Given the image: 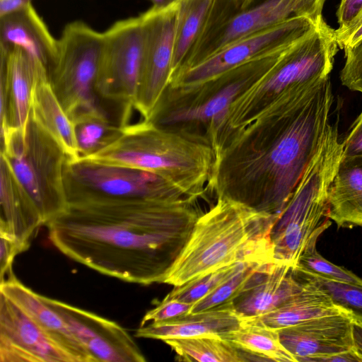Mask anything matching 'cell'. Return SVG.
I'll list each match as a JSON object with an SVG mask.
<instances>
[{
	"mask_svg": "<svg viewBox=\"0 0 362 362\" xmlns=\"http://www.w3.org/2000/svg\"><path fill=\"white\" fill-rule=\"evenodd\" d=\"M293 271L298 279L316 285L327 293L337 306L351 317L362 320V286Z\"/></svg>",
	"mask_w": 362,
	"mask_h": 362,
	"instance_id": "31",
	"label": "cell"
},
{
	"mask_svg": "<svg viewBox=\"0 0 362 362\" xmlns=\"http://www.w3.org/2000/svg\"><path fill=\"white\" fill-rule=\"evenodd\" d=\"M326 0H291L295 16L309 18L319 25L324 21L322 11Z\"/></svg>",
	"mask_w": 362,
	"mask_h": 362,
	"instance_id": "38",
	"label": "cell"
},
{
	"mask_svg": "<svg viewBox=\"0 0 362 362\" xmlns=\"http://www.w3.org/2000/svg\"><path fill=\"white\" fill-rule=\"evenodd\" d=\"M32 0H0V16L21 8Z\"/></svg>",
	"mask_w": 362,
	"mask_h": 362,
	"instance_id": "43",
	"label": "cell"
},
{
	"mask_svg": "<svg viewBox=\"0 0 362 362\" xmlns=\"http://www.w3.org/2000/svg\"><path fill=\"white\" fill-rule=\"evenodd\" d=\"M243 321L230 301L207 310L187 314L161 324L139 326L134 336L162 341L208 334L221 337L238 329Z\"/></svg>",
	"mask_w": 362,
	"mask_h": 362,
	"instance_id": "20",
	"label": "cell"
},
{
	"mask_svg": "<svg viewBox=\"0 0 362 362\" xmlns=\"http://www.w3.org/2000/svg\"><path fill=\"white\" fill-rule=\"evenodd\" d=\"M0 233L30 244L34 234L45 223L38 208L1 157Z\"/></svg>",
	"mask_w": 362,
	"mask_h": 362,
	"instance_id": "21",
	"label": "cell"
},
{
	"mask_svg": "<svg viewBox=\"0 0 362 362\" xmlns=\"http://www.w3.org/2000/svg\"><path fill=\"white\" fill-rule=\"evenodd\" d=\"M294 16L291 0H264L244 10L231 0H215L199 40L179 69Z\"/></svg>",
	"mask_w": 362,
	"mask_h": 362,
	"instance_id": "12",
	"label": "cell"
},
{
	"mask_svg": "<svg viewBox=\"0 0 362 362\" xmlns=\"http://www.w3.org/2000/svg\"><path fill=\"white\" fill-rule=\"evenodd\" d=\"M279 216L226 197L197 218L163 283L173 286L243 262H274L271 232Z\"/></svg>",
	"mask_w": 362,
	"mask_h": 362,
	"instance_id": "3",
	"label": "cell"
},
{
	"mask_svg": "<svg viewBox=\"0 0 362 362\" xmlns=\"http://www.w3.org/2000/svg\"><path fill=\"white\" fill-rule=\"evenodd\" d=\"M30 113L33 119L59 144L70 159L80 158L74 124L56 96L48 74L40 76L35 83L31 95Z\"/></svg>",
	"mask_w": 362,
	"mask_h": 362,
	"instance_id": "23",
	"label": "cell"
},
{
	"mask_svg": "<svg viewBox=\"0 0 362 362\" xmlns=\"http://www.w3.org/2000/svg\"><path fill=\"white\" fill-rule=\"evenodd\" d=\"M342 156L337 124L322 140L271 232L273 261L293 267L310 239L331 224L329 190Z\"/></svg>",
	"mask_w": 362,
	"mask_h": 362,
	"instance_id": "6",
	"label": "cell"
},
{
	"mask_svg": "<svg viewBox=\"0 0 362 362\" xmlns=\"http://www.w3.org/2000/svg\"><path fill=\"white\" fill-rule=\"evenodd\" d=\"M330 219L362 226V156L341 157L329 190Z\"/></svg>",
	"mask_w": 362,
	"mask_h": 362,
	"instance_id": "24",
	"label": "cell"
},
{
	"mask_svg": "<svg viewBox=\"0 0 362 362\" xmlns=\"http://www.w3.org/2000/svg\"><path fill=\"white\" fill-rule=\"evenodd\" d=\"M1 129L25 127L30 112L32 92L45 66L22 48L0 47Z\"/></svg>",
	"mask_w": 362,
	"mask_h": 362,
	"instance_id": "16",
	"label": "cell"
},
{
	"mask_svg": "<svg viewBox=\"0 0 362 362\" xmlns=\"http://www.w3.org/2000/svg\"><path fill=\"white\" fill-rule=\"evenodd\" d=\"M80 158L153 173L197 201L209 192L216 153L206 134L143 119L123 127L108 146Z\"/></svg>",
	"mask_w": 362,
	"mask_h": 362,
	"instance_id": "4",
	"label": "cell"
},
{
	"mask_svg": "<svg viewBox=\"0 0 362 362\" xmlns=\"http://www.w3.org/2000/svg\"><path fill=\"white\" fill-rule=\"evenodd\" d=\"M193 304L165 296L154 308L148 310L141 320L140 326L146 324H161L187 315Z\"/></svg>",
	"mask_w": 362,
	"mask_h": 362,
	"instance_id": "35",
	"label": "cell"
},
{
	"mask_svg": "<svg viewBox=\"0 0 362 362\" xmlns=\"http://www.w3.org/2000/svg\"><path fill=\"white\" fill-rule=\"evenodd\" d=\"M239 10H244L251 6L256 0H231Z\"/></svg>",
	"mask_w": 362,
	"mask_h": 362,
	"instance_id": "45",
	"label": "cell"
},
{
	"mask_svg": "<svg viewBox=\"0 0 362 362\" xmlns=\"http://www.w3.org/2000/svg\"><path fill=\"white\" fill-rule=\"evenodd\" d=\"M351 336L353 349L362 359V320L353 317Z\"/></svg>",
	"mask_w": 362,
	"mask_h": 362,
	"instance_id": "42",
	"label": "cell"
},
{
	"mask_svg": "<svg viewBox=\"0 0 362 362\" xmlns=\"http://www.w3.org/2000/svg\"><path fill=\"white\" fill-rule=\"evenodd\" d=\"M308 362H362V359L352 349L337 354L313 357Z\"/></svg>",
	"mask_w": 362,
	"mask_h": 362,
	"instance_id": "41",
	"label": "cell"
},
{
	"mask_svg": "<svg viewBox=\"0 0 362 362\" xmlns=\"http://www.w3.org/2000/svg\"><path fill=\"white\" fill-rule=\"evenodd\" d=\"M303 287L304 282L296 278L292 267L269 262L252 275L231 303L243 320H250L282 305Z\"/></svg>",
	"mask_w": 362,
	"mask_h": 362,
	"instance_id": "18",
	"label": "cell"
},
{
	"mask_svg": "<svg viewBox=\"0 0 362 362\" xmlns=\"http://www.w3.org/2000/svg\"><path fill=\"white\" fill-rule=\"evenodd\" d=\"M362 11V0H341L337 11L339 28L337 33L347 29Z\"/></svg>",
	"mask_w": 362,
	"mask_h": 362,
	"instance_id": "39",
	"label": "cell"
},
{
	"mask_svg": "<svg viewBox=\"0 0 362 362\" xmlns=\"http://www.w3.org/2000/svg\"><path fill=\"white\" fill-rule=\"evenodd\" d=\"M177 4L141 14L144 40L134 107L144 119H150L170 82Z\"/></svg>",
	"mask_w": 362,
	"mask_h": 362,
	"instance_id": "13",
	"label": "cell"
},
{
	"mask_svg": "<svg viewBox=\"0 0 362 362\" xmlns=\"http://www.w3.org/2000/svg\"><path fill=\"white\" fill-rule=\"evenodd\" d=\"M153 3V6L157 9L166 8L178 1V0H151Z\"/></svg>",
	"mask_w": 362,
	"mask_h": 362,
	"instance_id": "44",
	"label": "cell"
},
{
	"mask_svg": "<svg viewBox=\"0 0 362 362\" xmlns=\"http://www.w3.org/2000/svg\"><path fill=\"white\" fill-rule=\"evenodd\" d=\"M214 1H178L171 76L182 66L199 40L205 28Z\"/></svg>",
	"mask_w": 362,
	"mask_h": 362,
	"instance_id": "27",
	"label": "cell"
},
{
	"mask_svg": "<svg viewBox=\"0 0 362 362\" xmlns=\"http://www.w3.org/2000/svg\"><path fill=\"white\" fill-rule=\"evenodd\" d=\"M352 320L347 313L322 316L278 329L279 339L296 362H308L352 349Z\"/></svg>",
	"mask_w": 362,
	"mask_h": 362,
	"instance_id": "17",
	"label": "cell"
},
{
	"mask_svg": "<svg viewBox=\"0 0 362 362\" xmlns=\"http://www.w3.org/2000/svg\"><path fill=\"white\" fill-rule=\"evenodd\" d=\"M240 349L245 361H272L296 362L281 344L278 329L265 326L254 319L245 320L236 329L221 336Z\"/></svg>",
	"mask_w": 362,
	"mask_h": 362,
	"instance_id": "26",
	"label": "cell"
},
{
	"mask_svg": "<svg viewBox=\"0 0 362 362\" xmlns=\"http://www.w3.org/2000/svg\"><path fill=\"white\" fill-rule=\"evenodd\" d=\"M322 233H317L310 239L293 269L330 280L362 286L361 278L344 267L332 263L317 251V240Z\"/></svg>",
	"mask_w": 362,
	"mask_h": 362,
	"instance_id": "30",
	"label": "cell"
},
{
	"mask_svg": "<svg viewBox=\"0 0 362 362\" xmlns=\"http://www.w3.org/2000/svg\"><path fill=\"white\" fill-rule=\"evenodd\" d=\"M302 281L303 289L297 296L272 311L253 319L265 326L279 329L322 316L346 313L322 289L310 282Z\"/></svg>",
	"mask_w": 362,
	"mask_h": 362,
	"instance_id": "25",
	"label": "cell"
},
{
	"mask_svg": "<svg viewBox=\"0 0 362 362\" xmlns=\"http://www.w3.org/2000/svg\"><path fill=\"white\" fill-rule=\"evenodd\" d=\"M16 46L40 62L49 74L59 54L58 40L31 4L0 16V47Z\"/></svg>",
	"mask_w": 362,
	"mask_h": 362,
	"instance_id": "19",
	"label": "cell"
},
{
	"mask_svg": "<svg viewBox=\"0 0 362 362\" xmlns=\"http://www.w3.org/2000/svg\"><path fill=\"white\" fill-rule=\"evenodd\" d=\"M104 46L95 83L98 96L120 107L121 128L129 124L142 62V15L116 22L103 33Z\"/></svg>",
	"mask_w": 362,
	"mask_h": 362,
	"instance_id": "11",
	"label": "cell"
},
{
	"mask_svg": "<svg viewBox=\"0 0 362 362\" xmlns=\"http://www.w3.org/2000/svg\"><path fill=\"white\" fill-rule=\"evenodd\" d=\"M247 262H237L194 278L174 286L168 298L194 304L208 295L243 267Z\"/></svg>",
	"mask_w": 362,
	"mask_h": 362,
	"instance_id": "32",
	"label": "cell"
},
{
	"mask_svg": "<svg viewBox=\"0 0 362 362\" xmlns=\"http://www.w3.org/2000/svg\"><path fill=\"white\" fill-rule=\"evenodd\" d=\"M335 30L325 21L288 47L276 63L234 100L221 129L225 138L269 105L329 77L337 51Z\"/></svg>",
	"mask_w": 362,
	"mask_h": 362,
	"instance_id": "5",
	"label": "cell"
},
{
	"mask_svg": "<svg viewBox=\"0 0 362 362\" xmlns=\"http://www.w3.org/2000/svg\"><path fill=\"white\" fill-rule=\"evenodd\" d=\"M30 244L23 243L14 237L0 233V272L1 281L13 272L15 257L28 250Z\"/></svg>",
	"mask_w": 362,
	"mask_h": 362,
	"instance_id": "36",
	"label": "cell"
},
{
	"mask_svg": "<svg viewBox=\"0 0 362 362\" xmlns=\"http://www.w3.org/2000/svg\"><path fill=\"white\" fill-rule=\"evenodd\" d=\"M335 33L337 45L343 49L354 45L362 39V11L347 29Z\"/></svg>",
	"mask_w": 362,
	"mask_h": 362,
	"instance_id": "40",
	"label": "cell"
},
{
	"mask_svg": "<svg viewBox=\"0 0 362 362\" xmlns=\"http://www.w3.org/2000/svg\"><path fill=\"white\" fill-rule=\"evenodd\" d=\"M0 292L29 314L73 355L76 362H95L64 320L44 300L42 296L24 285L13 273L0 281Z\"/></svg>",
	"mask_w": 362,
	"mask_h": 362,
	"instance_id": "22",
	"label": "cell"
},
{
	"mask_svg": "<svg viewBox=\"0 0 362 362\" xmlns=\"http://www.w3.org/2000/svg\"><path fill=\"white\" fill-rule=\"evenodd\" d=\"M64 182L68 204L192 199L153 173L83 158H67Z\"/></svg>",
	"mask_w": 362,
	"mask_h": 362,
	"instance_id": "9",
	"label": "cell"
},
{
	"mask_svg": "<svg viewBox=\"0 0 362 362\" xmlns=\"http://www.w3.org/2000/svg\"><path fill=\"white\" fill-rule=\"evenodd\" d=\"M0 362H76L29 314L0 292Z\"/></svg>",
	"mask_w": 362,
	"mask_h": 362,
	"instance_id": "14",
	"label": "cell"
},
{
	"mask_svg": "<svg viewBox=\"0 0 362 362\" xmlns=\"http://www.w3.org/2000/svg\"><path fill=\"white\" fill-rule=\"evenodd\" d=\"M80 158L93 155L115 141L122 134L99 107L81 112L71 119Z\"/></svg>",
	"mask_w": 362,
	"mask_h": 362,
	"instance_id": "29",
	"label": "cell"
},
{
	"mask_svg": "<svg viewBox=\"0 0 362 362\" xmlns=\"http://www.w3.org/2000/svg\"><path fill=\"white\" fill-rule=\"evenodd\" d=\"M316 27L309 18L294 16L238 40L193 65L178 69L171 76L160 103L165 107L185 105L200 89L227 71L291 46Z\"/></svg>",
	"mask_w": 362,
	"mask_h": 362,
	"instance_id": "8",
	"label": "cell"
},
{
	"mask_svg": "<svg viewBox=\"0 0 362 362\" xmlns=\"http://www.w3.org/2000/svg\"><path fill=\"white\" fill-rule=\"evenodd\" d=\"M58 45V58L49 78L71 119L81 112L99 107L95 83L104 46L103 33L81 21H74L66 25Z\"/></svg>",
	"mask_w": 362,
	"mask_h": 362,
	"instance_id": "10",
	"label": "cell"
},
{
	"mask_svg": "<svg viewBox=\"0 0 362 362\" xmlns=\"http://www.w3.org/2000/svg\"><path fill=\"white\" fill-rule=\"evenodd\" d=\"M64 320L95 362H144V354L127 331L92 312L42 296Z\"/></svg>",
	"mask_w": 362,
	"mask_h": 362,
	"instance_id": "15",
	"label": "cell"
},
{
	"mask_svg": "<svg viewBox=\"0 0 362 362\" xmlns=\"http://www.w3.org/2000/svg\"><path fill=\"white\" fill-rule=\"evenodd\" d=\"M345 63L340 72L343 86L362 93V39L344 49Z\"/></svg>",
	"mask_w": 362,
	"mask_h": 362,
	"instance_id": "34",
	"label": "cell"
},
{
	"mask_svg": "<svg viewBox=\"0 0 362 362\" xmlns=\"http://www.w3.org/2000/svg\"><path fill=\"white\" fill-rule=\"evenodd\" d=\"M332 101L329 76L236 137L216 156L210 193L279 216L330 124Z\"/></svg>",
	"mask_w": 362,
	"mask_h": 362,
	"instance_id": "2",
	"label": "cell"
},
{
	"mask_svg": "<svg viewBox=\"0 0 362 362\" xmlns=\"http://www.w3.org/2000/svg\"><path fill=\"white\" fill-rule=\"evenodd\" d=\"M1 157L34 201L45 226L69 206L64 182L68 156L30 113L25 127L1 129Z\"/></svg>",
	"mask_w": 362,
	"mask_h": 362,
	"instance_id": "7",
	"label": "cell"
},
{
	"mask_svg": "<svg viewBox=\"0 0 362 362\" xmlns=\"http://www.w3.org/2000/svg\"><path fill=\"white\" fill-rule=\"evenodd\" d=\"M269 262H247L243 267L208 295L193 304L190 313H197L230 302L259 268Z\"/></svg>",
	"mask_w": 362,
	"mask_h": 362,
	"instance_id": "33",
	"label": "cell"
},
{
	"mask_svg": "<svg viewBox=\"0 0 362 362\" xmlns=\"http://www.w3.org/2000/svg\"><path fill=\"white\" fill-rule=\"evenodd\" d=\"M341 144V157L362 156V112L354 121Z\"/></svg>",
	"mask_w": 362,
	"mask_h": 362,
	"instance_id": "37",
	"label": "cell"
},
{
	"mask_svg": "<svg viewBox=\"0 0 362 362\" xmlns=\"http://www.w3.org/2000/svg\"><path fill=\"white\" fill-rule=\"evenodd\" d=\"M201 215L197 201L69 204L49 221L48 238L69 258L143 285L163 283Z\"/></svg>",
	"mask_w": 362,
	"mask_h": 362,
	"instance_id": "1",
	"label": "cell"
},
{
	"mask_svg": "<svg viewBox=\"0 0 362 362\" xmlns=\"http://www.w3.org/2000/svg\"><path fill=\"white\" fill-rule=\"evenodd\" d=\"M177 354L179 361L200 362H244L243 354L218 335L208 334L163 341Z\"/></svg>",
	"mask_w": 362,
	"mask_h": 362,
	"instance_id": "28",
	"label": "cell"
}]
</instances>
